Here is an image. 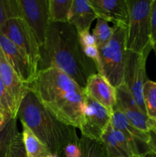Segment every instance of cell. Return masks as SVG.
<instances>
[{"label":"cell","instance_id":"2","mask_svg":"<svg viewBox=\"0 0 156 157\" xmlns=\"http://www.w3.org/2000/svg\"><path fill=\"white\" fill-rule=\"evenodd\" d=\"M29 88L57 119L66 125L80 128L87 94L68 75L55 67L38 71Z\"/></svg>","mask_w":156,"mask_h":157},{"label":"cell","instance_id":"6","mask_svg":"<svg viewBox=\"0 0 156 157\" xmlns=\"http://www.w3.org/2000/svg\"><path fill=\"white\" fill-rule=\"evenodd\" d=\"M151 49L152 48H149L142 53H136L127 50L124 71V84L128 87L139 108L145 114L143 88L145 82L148 80L145 64Z\"/></svg>","mask_w":156,"mask_h":157},{"label":"cell","instance_id":"31","mask_svg":"<svg viewBox=\"0 0 156 157\" xmlns=\"http://www.w3.org/2000/svg\"><path fill=\"white\" fill-rule=\"evenodd\" d=\"M147 150L151 151L156 156V138L154 137L152 133H151V139H150V141L147 144Z\"/></svg>","mask_w":156,"mask_h":157},{"label":"cell","instance_id":"27","mask_svg":"<svg viewBox=\"0 0 156 157\" xmlns=\"http://www.w3.org/2000/svg\"><path fill=\"white\" fill-rule=\"evenodd\" d=\"M60 154L64 157H80L82 153L79 144H69L64 147Z\"/></svg>","mask_w":156,"mask_h":157},{"label":"cell","instance_id":"23","mask_svg":"<svg viewBox=\"0 0 156 157\" xmlns=\"http://www.w3.org/2000/svg\"><path fill=\"white\" fill-rule=\"evenodd\" d=\"M18 132L17 117L12 118L3 130L0 131V157H4L8 147Z\"/></svg>","mask_w":156,"mask_h":157},{"label":"cell","instance_id":"14","mask_svg":"<svg viewBox=\"0 0 156 157\" xmlns=\"http://www.w3.org/2000/svg\"><path fill=\"white\" fill-rule=\"evenodd\" d=\"M97 18L116 25H127L128 8L126 0H89Z\"/></svg>","mask_w":156,"mask_h":157},{"label":"cell","instance_id":"13","mask_svg":"<svg viewBox=\"0 0 156 157\" xmlns=\"http://www.w3.org/2000/svg\"><path fill=\"white\" fill-rule=\"evenodd\" d=\"M110 123L116 130H119L125 136L127 140L129 143L130 147H131L135 156H138L142 154L139 148L138 143H142V144H145L147 147V144H148L150 139H151V132L149 133H144V132L138 130L128 121V119L125 117V115L120 110L115 107L112 113Z\"/></svg>","mask_w":156,"mask_h":157},{"label":"cell","instance_id":"3","mask_svg":"<svg viewBox=\"0 0 156 157\" xmlns=\"http://www.w3.org/2000/svg\"><path fill=\"white\" fill-rule=\"evenodd\" d=\"M17 118L53 154L59 155L67 144H79L76 128L57 119L40 103L32 90L21 101Z\"/></svg>","mask_w":156,"mask_h":157},{"label":"cell","instance_id":"17","mask_svg":"<svg viewBox=\"0 0 156 157\" xmlns=\"http://www.w3.org/2000/svg\"><path fill=\"white\" fill-rule=\"evenodd\" d=\"M97 18L89 0H73L68 22L78 34L89 32L92 23Z\"/></svg>","mask_w":156,"mask_h":157},{"label":"cell","instance_id":"28","mask_svg":"<svg viewBox=\"0 0 156 157\" xmlns=\"http://www.w3.org/2000/svg\"><path fill=\"white\" fill-rule=\"evenodd\" d=\"M150 18H151V44L156 42V0H152L150 11Z\"/></svg>","mask_w":156,"mask_h":157},{"label":"cell","instance_id":"10","mask_svg":"<svg viewBox=\"0 0 156 157\" xmlns=\"http://www.w3.org/2000/svg\"><path fill=\"white\" fill-rule=\"evenodd\" d=\"M0 48L19 79L24 84L29 85L36 78L38 69L33 65L28 57L1 32Z\"/></svg>","mask_w":156,"mask_h":157},{"label":"cell","instance_id":"32","mask_svg":"<svg viewBox=\"0 0 156 157\" xmlns=\"http://www.w3.org/2000/svg\"><path fill=\"white\" fill-rule=\"evenodd\" d=\"M135 157H156V156L152 153V152L150 151V150H147V151L145 152L144 153H142V154L139 155V156H135Z\"/></svg>","mask_w":156,"mask_h":157},{"label":"cell","instance_id":"33","mask_svg":"<svg viewBox=\"0 0 156 157\" xmlns=\"http://www.w3.org/2000/svg\"><path fill=\"white\" fill-rule=\"evenodd\" d=\"M151 133H153V135L154 136V137L156 138V121H154L153 122L152 128H151Z\"/></svg>","mask_w":156,"mask_h":157},{"label":"cell","instance_id":"16","mask_svg":"<svg viewBox=\"0 0 156 157\" xmlns=\"http://www.w3.org/2000/svg\"><path fill=\"white\" fill-rule=\"evenodd\" d=\"M107 157H135L125 136L112 126L108 125L100 140Z\"/></svg>","mask_w":156,"mask_h":157},{"label":"cell","instance_id":"11","mask_svg":"<svg viewBox=\"0 0 156 157\" xmlns=\"http://www.w3.org/2000/svg\"><path fill=\"white\" fill-rule=\"evenodd\" d=\"M116 89L115 108L120 110L135 127L144 133H151L153 122L142 111L125 84Z\"/></svg>","mask_w":156,"mask_h":157},{"label":"cell","instance_id":"18","mask_svg":"<svg viewBox=\"0 0 156 157\" xmlns=\"http://www.w3.org/2000/svg\"><path fill=\"white\" fill-rule=\"evenodd\" d=\"M22 125V138L24 148L28 157H47L50 154V150L45 145L42 144L32 132L28 128L27 126Z\"/></svg>","mask_w":156,"mask_h":157},{"label":"cell","instance_id":"15","mask_svg":"<svg viewBox=\"0 0 156 157\" xmlns=\"http://www.w3.org/2000/svg\"><path fill=\"white\" fill-rule=\"evenodd\" d=\"M0 78L18 110V107L22 100L31 90L29 88V85L24 84L19 79L15 71L6 60L1 48H0Z\"/></svg>","mask_w":156,"mask_h":157},{"label":"cell","instance_id":"1","mask_svg":"<svg viewBox=\"0 0 156 157\" xmlns=\"http://www.w3.org/2000/svg\"><path fill=\"white\" fill-rule=\"evenodd\" d=\"M39 55L38 71L55 67L84 89L88 78L98 73L94 62L83 52L77 31L69 22L50 21Z\"/></svg>","mask_w":156,"mask_h":157},{"label":"cell","instance_id":"22","mask_svg":"<svg viewBox=\"0 0 156 157\" xmlns=\"http://www.w3.org/2000/svg\"><path fill=\"white\" fill-rule=\"evenodd\" d=\"M18 18L22 15L18 0H0V31L8 20Z\"/></svg>","mask_w":156,"mask_h":157},{"label":"cell","instance_id":"19","mask_svg":"<svg viewBox=\"0 0 156 157\" xmlns=\"http://www.w3.org/2000/svg\"><path fill=\"white\" fill-rule=\"evenodd\" d=\"M50 21L68 22L73 0H48Z\"/></svg>","mask_w":156,"mask_h":157},{"label":"cell","instance_id":"29","mask_svg":"<svg viewBox=\"0 0 156 157\" xmlns=\"http://www.w3.org/2000/svg\"><path fill=\"white\" fill-rule=\"evenodd\" d=\"M79 39L80 42L81 47L84 46H90V45H96V41L93 35L90 34L89 32H82L79 34ZM97 46V45H96Z\"/></svg>","mask_w":156,"mask_h":157},{"label":"cell","instance_id":"34","mask_svg":"<svg viewBox=\"0 0 156 157\" xmlns=\"http://www.w3.org/2000/svg\"><path fill=\"white\" fill-rule=\"evenodd\" d=\"M152 49L154 50V54H155V57H156V42L154 43V44H152Z\"/></svg>","mask_w":156,"mask_h":157},{"label":"cell","instance_id":"24","mask_svg":"<svg viewBox=\"0 0 156 157\" xmlns=\"http://www.w3.org/2000/svg\"><path fill=\"white\" fill-rule=\"evenodd\" d=\"M96 19L97 21L93 29V35L96 38L98 48H100L111 39L114 29L113 27H110L108 21L104 20L103 18H97Z\"/></svg>","mask_w":156,"mask_h":157},{"label":"cell","instance_id":"12","mask_svg":"<svg viewBox=\"0 0 156 157\" xmlns=\"http://www.w3.org/2000/svg\"><path fill=\"white\" fill-rule=\"evenodd\" d=\"M84 91L87 96L113 113L116 104V89L102 75L99 73L91 75L87 80Z\"/></svg>","mask_w":156,"mask_h":157},{"label":"cell","instance_id":"20","mask_svg":"<svg viewBox=\"0 0 156 157\" xmlns=\"http://www.w3.org/2000/svg\"><path fill=\"white\" fill-rule=\"evenodd\" d=\"M79 146L81 149L80 157H107L106 152L101 141L93 140L81 136ZM60 157H64L60 154Z\"/></svg>","mask_w":156,"mask_h":157},{"label":"cell","instance_id":"25","mask_svg":"<svg viewBox=\"0 0 156 157\" xmlns=\"http://www.w3.org/2000/svg\"><path fill=\"white\" fill-rule=\"evenodd\" d=\"M0 110L10 115L12 118L17 117L18 109L0 78Z\"/></svg>","mask_w":156,"mask_h":157},{"label":"cell","instance_id":"30","mask_svg":"<svg viewBox=\"0 0 156 157\" xmlns=\"http://www.w3.org/2000/svg\"><path fill=\"white\" fill-rule=\"evenodd\" d=\"M12 118V117L10 115H9L8 113H6V112L0 110V131H2V130H3V128L6 127V124H8V122H9Z\"/></svg>","mask_w":156,"mask_h":157},{"label":"cell","instance_id":"8","mask_svg":"<svg viewBox=\"0 0 156 157\" xmlns=\"http://www.w3.org/2000/svg\"><path fill=\"white\" fill-rule=\"evenodd\" d=\"M111 112L89 96H86L83 123L82 136L93 140L100 141L102 135L111 121Z\"/></svg>","mask_w":156,"mask_h":157},{"label":"cell","instance_id":"5","mask_svg":"<svg viewBox=\"0 0 156 157\" xmlns=\"http://www.w3.org/2000/svg\"><path fill=\"white\" fill-rule=\"evenodd\" d=\"M128 21L126 26V49L142 53L152 48L150 11L152 0H126Z\"/></svg>","mask_w":156,"mask_h":157},{"label":"cell","instance_id":"4","mask_svg":"<svg viewBox=\"0 0 156 157\" xmlns=\"http://www.w3.org/2000/svg\"><path fill=\"white\" fill-rule=\"evenodd\" d=\"M126 26L127 25H113L111 39L99 48V62L98 73L104 77L115 88L124 83L125 59H126Z\"/></svg>","mask_w":156,"mask_h":157},{"label":"cell","instance_id":"21","mask_svg":"<svg viewBox=\"0 0 156 157\" xmlns=\"http://www.w3.org/2000/svg\"><path fill=\"white\" fill-rule=\"evenodd\" d=\"M143 101L146 115L151 121H156V82L150 80L143 88Z\"/></svg>","mask_w":156,"mask_h":157},{"label":"cell","instance_id":"9","mask_svg":"<svg viewBox=\"0 0 156 157\" xmlns=\"http://www.w3.org/2000/svg\"><path fill=\"white\" fill-rule=\"evenodd\" d=\"M22 18L33 32L41 47L50 23L48 0H18Z\"/></svg>","mask_w":156,"mask_h":157},{"label":"cell","instance_id":"26","mask_svg":"<svg viewBox=\"0 0 156 157\" xmlns=\"http://www.w3.org/2000/svg\"><path fill=\"white\" fill-rule=\"evenodd\" d=\"M4 157H28L21 133L18 132L15 135L8 147Z\"/></svg>","mask_w":156,"mask_h":157},{"label":"cell","instance_id":"35","mask_svg":"<svg viewBox=\"0 0 156 157\" xmlns=\"http://www.w3.org/2000/svg\"><path fill=\"white\" fill-rule=\"evenodd\" d=\"M47 157H60V156L58 154H53V153H50V154Z\"/></svg>","mask_w":156,"mask_h":157},{"label":"cell","instance_id":"7","mask_svg":"<svg viewBox=\"0 0 156 157\" xmlns=\"http://www.w3.org/2000/svg\"><path fill=\"white\" fill-rule=\"evenodd\" d=\"M0 32L22 51L38 69L40 47L33 32L24 18L8 20Z\"/></svg>","mask_w":156,"mask_h":157}]
</instances>
